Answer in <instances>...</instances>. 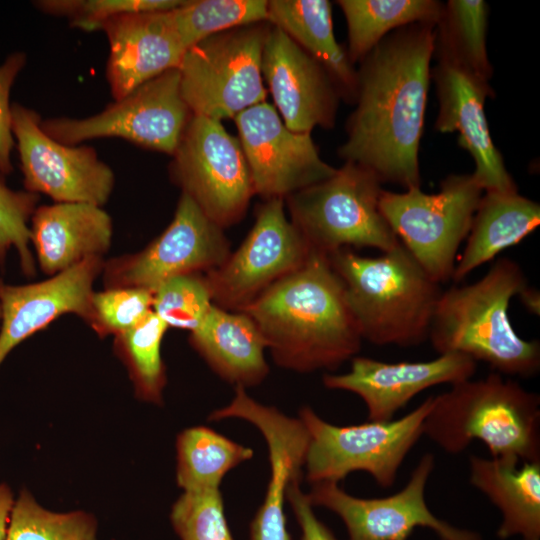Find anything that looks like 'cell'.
<instances>
[{"mask_svg": "<svg viewBox=\"0 0 540 540\" xmlns=\"http://www.w3.org/2000/svg\"><path fill=\"white\" fill-rule=\"evenodd\" d=\"M433 23H415L386 35L359 63L355 109L344 162L359 164L381 183L420 187L419 147L424 130L434 52Z\"/></svg>", "mask_w": 540, "mask_h": 540, "instance_id": "1", "label": "cell"}, {"mask_svg": "<svg viewBox=\"0 0 540 540\" xmlns=\"http://www.w3.org/2000/svg\"><path fill=\"white\" fill-rule=\"evenodd\" d=\"M240 312L252 318L274 362L284 369L332 371L361 349L342 282L321 253L312 252Z\"/></svg>", "mask_w": 540, "mask_h": 540, "instance_id": "2", "label": "cell"}, {"mask_svg": "<svg viewBox=\"0 0 540 540\" xmlns=\"http://www.w3.org/2000/svg\"><path fill=\"white\" fill-rule=\"evenodd\" d=\"M527 285L520 265L501 257L476 282L442 291L428 335L435 351L463 354L501 375L535 376L540 343L521 338L508 315L511 299Z\"/></svg>", "mask_w": 540, "mask_h": 540, "instance_id": "3", "label": "cell"}, {"mask_svg": "<svg viewBox=\"0 0 540 540\" xmlns=\"http://www.w3.org/2000/svg\"><path fill=\"white\" fill-rule=\"evenodd\" d=\"M328 258L362 339L402 347L428 339L443 290L401 243L378 257L343 248Z\"/></svg>", "mask_w": 540, "mask_h": 540, "instance_id": "4", "label": "cell"}, {"mask_svg": "<svg viewBox=\"0 0 540 540\" xmlns=\"http://www.w3.org/2000/svg\"><path fill=\"white\" fill-rule=\"evenodd\" d=\"M423 435L451 454L478 440L491 458L538 462L540 397L497 372L470 378L434 396Z\"/></svg>", "mask_w": 540, "mask_h": 540, "instance_id": "5", "label": "cell"}, {"mask_svg": "<svg viewBox=\"0 0 540 540\" xmlns=\"http://www.w3.org/2000/svg\"><path fill=\"white\" fill-rule=\"evenodd\" d=\"M382 183L367 168L345 162L329 178L284 199L289 219L313 252L343 248L386 252L400 242L379 208Z\"/></svg>", "mask_w": 540, "mask_h": 540, "instance_id": "6", "label": "cell"}, {"mask_svg": "<svg viewBox=\"0 0 540 540\" xmlns=\"http://www.w3.org/2000/svg\"><path fill=\"white\" fill-rule=\"evenodd\" d=\"M433 404L430 396L400 419L349 426L333 425L312 408L302 407L298 418L309 435L306 480L339 483L352 472L364 471L382 488L392 486L405 457L423 435Z\"/></svg>", "mask_w": 540, "mask_h": 540, "instance_id": "7", "label": "cell"}, {"mask_svg": "<svg viewBox=\"0 0 540 540\" xmlns=\"http://www.w3.org/2000/svg\"><path fill=\"white\" fill-rule=\"evenodd\" d=\"M270 28L268 21L235 27L185 51L180 89L192 115L222 121L266 100L261 60Z\"/></svg>", "mask_w": 540, "mask_h": 540, "instance_id": "8", "label": "cell"}, {"mask_svg": "<svg viewBox=\"0 0 540 540\" xmlns=\"http://www.w3.org/2000/svg\"><path fill=\"white\" fill-rule=\"evenodd\" d=\"M483 193L473 174H451L433 194L420 187L402 193L383 189L379 208L399 242L441 284L452 278Z\"/></svg>", "mask_w": 540, "mask_h": 540, "instance_id": "9", "label": "cell"}, {"mask_svg": "<svg viewBox=\"0 0 540 540\" xmlns=\"http://www.w3.org/2000/svg\"><path fill=\"white\" fill-rule=\"evenodd\" d=\"M170 175L223 229L238 223L254 195L240 141L222 121L192 115L172 155Z\"/></svg>", "mask_w": 540, "mask_h": 540, "instance_id": "10", "label": "cell"}, {"mask_svg": "<svg viewBox=\"0 0 540 540\" xmlns=\"http://www.w3.org/2000/svg\"><path fill=\"white\" fill-rule=\"evenodd\" d=\"M191 116L181 94L179 70L173 68L96 115L84 119H48L41 122V127L51 138L65 145L118 137L172 156Z\"/></svg>", "mask_w": 540, "mask_h": 540, "instance_id": "11", "label": "cell"}, {"mask_svg": "<svg viewBox=\"0 0 540 540\" xmlns=\"http://www.w3.org/2000/svg\"><path fill=\"white\" fill-rule=\"evenodd\" d=\"M285 209L283 198L264 200L240 247L204 274L214 305L240 312L308 260L313 251Z\"/></svg>", "mask_w": 540, "mask_h": 540, "instance_id": "12", "label": "cell"}, {"mask_svg": "<svg viewBox=\"0 0 540 540\" xmlns=\"http://www.w3.org/2000/svg\"><path fill=\"white\" fill-rule=\"evenodd\" d=\"M224 229L181 193L168 227L138 253L104 263L106 288L136 287L154 292L180 275L205 274L230 255Z\"/></svg>", "mask_w": 540, "mask_h": 540, "instance_id": "13", "label": "cell"}, {"mask_svg": "<svg viewBox=\"0 0 540 540\" xmlns=\"http://www.w3.org/2000/svg\"><path fill=\"white\" fill-rule=\"evenodd\" d=\"M40 115L21 104L11 105V127L24 186L59 202L104 205L114 187V173L89 146L62 144L41 127Z\"/></svg>", "mask_w": 540, "mask_h": 540, "instance_id": "14", "label": "cell"}, {"mask_svg": "<svg viewBox=\"0 0 540 540\" xmlns=\"http://www.w3.org/2000/svg\"><path fill=\"white\" fill-rule=\"evenodd\" d=\"M434 466L433 454L423 455L405 487L384 498L354 497L332 481L312 484L307 496L313 507L339 516L348 540H407L417 527L429 528L441 540H483L478 532L451 525L428 508L425 488Z\"/></svg>", "mask_w": 540, "mask_h": 540, "instance_id": "15", "label": "cell"}, {"mask_svg": "<svg viewBox=\"0 0 540 540\" xmlns=\"http://www.w3.org/2000/svg\"><path fill=\"white\" fill-rule=\"evenodd\" d=\"M254 190L264 200L283 198L331 177L337 168L319 154L311 133L286 127L264 101L234 118Z\"/></svg>", "mask_w": 540, "mask_h": 540, "instance_id": "16", "label": "cell"}, {"mask_svg": "<svg viewBox=\"0 0 540 540\" xmlns=\"http://www.w3.org/2000/svg\"><path fill=\"white\" fill-rule=\"evenodd\" d=\"M239 418L254 425L268 448L270 479L261 506L249 531V540H292L284 513L291 483L301 481L309 445V435L299 418H292L273 406L251 398L245 388L235 387L232 401L214 410L209 420Z\"/></svg>", "mask_w": 540, "mask_h": 540, "instance_id": "17", "label": "cell"}, {"mask_svg": "<svg viewBox=\"0 0 540 540\" xmlns=\"http://www.w3.org/2000/svg\"><path fill=\"white\" fill-rule=\"evenodd\" d=\"M261 71L288 129L311 133L317 126L334 127L341 96L333 80L319 62L272 25L263 47Z\"/></svg>", "mask_w": 540, "mask_h": 540, "instance_id": "18", "label": "cell"}, {"mask_svg": "<svg viewBox=\"0 0 540 540\" xmlns=\"http://www.w3.org/2000/svg\"><path fill=\"white\" fill-rule=\"evenodd\" d=\"M476 366V361L459 353L440 354L425 362L398 363L355 356L348 372L326 374L323 384L358 395L366 405L369 421H389L425 389L472 378Z\"/></svg>", "mask_w": 540, "mask_h": 540, "instance_id": "19", "label": "cell"}, {"mask_svg": "<svg viewBox=\"0 0 540 540\" xmlns=\"http://www.w3.org/2000/svg\"><path fill=\"white\" fill-rule=\"evenodd\" d=\"M431 79L439 104L435 129L441 133H459L458 145L474 159L476 169L472 174L484 192H518L492 141L486 119L485 100L495 96L491 86L439 62L431 68Z\"/></svg>", "mask_w": 540, "mask_h": 540, "instance_id": "20", "label": "cell"}, {"mask_svg": "<svg viewBox=\"0 0 540 540\" xmlns=\"http://www.w3.org/2000/svg\"><path fill=\"white\" fill-rule=\"evenodd\" d=\"M103 267L102 257H89L45 281L15 286L0 280V365L15 346L61 315L87 321L93 283Z\"/></svg>", "mask_w": 540, "mask_h": 540, "instance_id": "21", "label": "cell"}, {"mask_svg": "<svg viewBox=\"0 0 540 540\" xmlns=\"http://www.w3.org/2000/svg\"><path fill=\"white\" fill-rule=\"evenodd\" d=\"M169 11L121 14L101 25L109 42L106 76L115 101L179 67L186 49Z\"/></svg>", "mask_w": 540, "mask_h": 540, "instance_id": "22", "label": "cell"}, {"mask_svg": "<svg viewBox=\"0 0 540 540\" xmlns=\"http://www.w3.org/2000/svg\"><path fill=\"white\" fill-rule=\"evenodd\" d=\"M30 240L42 271L63 272L89 257H102L112 239V220L100 206L59 202L36 208Z\"/></svg>", "mask_w": 540, "mask_h": 540, "instance_id": "23", "label": "cell"}, {"mask_svg": "<svg viewBox=\"0 0 540 540\" xmlns=\"http://www.w3.org/2000/svg\"><path fill=\"white\" fill-rule=\"evenodd\" d=\"M189 342L221 379L243 388L256 386L269 373L265 341L252 318L213 305Z\"/></svg>", "mask_w": 540, "mask_h": 540, "instance_id": "24", "label": "cell"}, {"mask_svg": "<svg viewBox=\"0 0 540 540\" xmlns=\"http://www.w3.org/2000/svg\"><path fill=\"white\" fill-rule=\"evenodd\" d=\"M470 483L499 509L501 540H540V461L469 457Z\"/></svg>", "mask_w": 540, "mask_h": 540, "instance_id": "25", "label": "cell"}, {"mask_svg": "<svg viewBox=\"0 0 540 540\" xmlns=\"http://www.w3.org/2000/svg\"><path fill=\"white\" fill-rule=\"evenodd\" d=\"M267 21L288 35L329 74L341 99L352 104L357 95V69L337 42L328 0H270Z\"/></svg>", "mask_w": 540, "mask_h": 540, "instance_id": "26", "label": "cell"}, {"mask_svg": "<svg viewBox=\"0 0 540 540\" xmlns=\"http://www.w3.org/2000/svg\"><path fill=\"white\" fill-rule=\"evenodd\" d=\"M540 224L539 203L518 192L483 193L452 279L462 281L477 267L520 243Z\"/></svg>", "mask_w": 540, "mask_h": 540, "instance_id": "27", "label": "cell"}, {"mask_svg": "<svg viewBox=\"0 0 540 540\" xmlns=\"http://www.w3.org/2000/svg\"><path fill=\"white\" fill-rule=\"evenodd\" d=\"M489 8L483 0H449L434 28L437 62L489 84L493 69L486 36Z\"/></svg>", "mask_w": 540, "mask_h": 540, "instance_id": "28", "label": "cell"}, {"mask_svg": "<svg viewBox=\"0 0 540 540\" xmlns=\"http://www.w3.org/2000/svg\"><path fill=\"white\" fill-rule=\"evenodd\" d=\"M347 24V53L360 63L389 33L415 23L436 25L443 3L437 0H339Z\"/></svg>", "mask_w": 540, "mask_h": 540, "instance_id": "29", "label": "cell"}, {"mask_svg": "<svg viewBox=\"0 0 540 540\" xmlns=\"http://www.w3.org/2000/svg\"><path fill=\"white\" fill-rule=\"evenodd\" d=\"M253 457V450L207 426L181 431L176 439V481L183 491L219 489L224 476Z\"/></svg>", "mask_w": 540, "mask_h": 540, "instance_id": "30", "label": "cell"}, {"mask_svg": "<svg viewBox=\"0 0 540 540\" xmlns=\"http://www.w3.org/2000/svg\"><path fill=\"white\" fill-rule=\"evenodd\" d=\"M168 326L151 311L143 320L115 336V349L129 372L136 397L163 404L167 383L161 343Z\"/></svg>", "mask_w": 540, "mask_h": 540, "instance_id": "31", "label": "cell"}, {"mask_svg": "<svg viewBox=\"0 0 540 540\" xmlns=\"http://www.w3.org/2000/svg\"><path fill=\"white\" fill-rule=\"evenodd\" d=\"M267 7L266 0H188L169 14L187 50L211 35L267 21Z\"/></svg>", "mask_w": 540, "mask_h": 540, "instance_id": "32", "label": "cell"}, {"mask_svg": "<svg viewBox=\"0 0 540 540\" xmlns=\"http://www.w3.org/2000/svg\"><path fill=\"white\" fill-rule=\"evenodd\" d=\"M97 531L92 513L47 509L23 489L15 499L5 540H98Z\"/></svg>", "mask_w": 540, "mask_h": 540, "instance_id": "33", "label": "cell"}, {"mask_svg": "<svg viewBox=\"0 0 540 540\" xmlns=\"http://www.w3.org/2000/svg\"><path fill=\"white\" fill-rule=\"evenodd\" d=\"M204 274H186L162 283L153 295V312L168 326L188 330L200 327L213 306Z\"/></svg>", "mask_w": 540, "mask_h": 540, "instance_id": "34", "label": "cell"}, {"mask_svg": "<svg viewBox=\"0 0 540 540\" xmlns=\"http://www.w3.org/2000/svg\"><path fill=\"white\" fill-rule=\"evenodd\" d=\"M170 522L180 540H234L219 489L183 491L172 505Z\"/></svg>", "mask_w": 540, "mask_h": 540, "instance_id": "35", "label": "cell"}, {"mask_svg": "<svg viewBox=\"0 0 540 540\" xmlns=\"http://www.w3.org/2000/svg\"><path fill=\"white\" fill-rule=\"evenodd\" d=\"M154 292L136 287L106 288L93 292L87 322L103 337L119 335L153 311Z\"/></svg>", "mask_w": 540, "mask_h": 540, "instance_id": "36", "label": "cell"}, {"mask_svg": "<svg viewBox=\"0 0 540 540\" xmlns=\"http://www.w3.org/2000/svg\"><path fill=\"white\" fill-rule=\"evenodd\" d=\"M181 0H42L35 2L44 13L68 18L71 25L93 31L121 14L134 12L168 11Z\"/></svg>", "mask_w": 540, "mask_h": 540, "instance_id": "37", "label": "cell"}, {"mask_svg": "<svg viewBox=\"0 0 540 540\" xmlns=\"http://www.w3.org/2000/svg\"><path fill=\"white\" fill-rule=\"evenodd\" d=\"M38 200L37 194L11 190L0 181V263H4L8 250L14 246L26 275L35 272L27 223L36 210Z\"/></svg>", "mask_w": 540, "mask_h": 540, "instance_id": "38", "label": "cell"}, {"mask_svg": "<svg viewBox=\"0 0 540 540\" xmlns=\"http://www.w3.org/2000/svg\"><path fill=\"white\" fill-rule=\"evenodd\" d=\"M26 55L23 52L10 54L0 64V174L8 175L13 171L11 151L14 147V136L11 127V88L23 67Z\"/></svg>", "mask_w": 540, "mask_h": 540, "instance_id": "39", "label": "cell"}, {"mask_svg": "<svg viewBox=\"0 0 540 540\" xmlns=\"http://www.w3.org/2000/svg\"><path fill=\"white\" fill-rule=\"evenodd\" d=\"M300 482L291 483L287 492V501L300 527V540H338L315 515L307 494L300 488Z\"/></svg>", "mask_w": 540, "mask_h": 540, "instance_id": "40", "label": "cell"}, {"mask_svg": "<svg viewBox=\"0 0 540 540\" xmlns=\"http://www.w3.org/2000/svg\"><path fill=\"white\" fill-rule=\"evenodd\" d=\"M15 499L9 486L0 483V540L6 538Z\"/></svg>", "mask_w": 540, "mask_h": 540, "instance_id": "41", "label": "cell"}, {"mask_svg": "<svg viewBox=\"0 0 540 540\" xmlns=\"http://www.w3.org/2000/svg\"><path fill=\"white\" fill-rule=\"evenodd\" d=\"M524 307L532 314H540V294L528 285L517 295Z\"/></svg>", "mask_w": 540, "mask_h": 540, "instance_id": "42", "label": "cell"}, {"mask_svg": "<svg viewBox=\"0 0 540 540\" xmlns=\"http://www.w3.org/2000/svg\"><path fill=\"white\" fill-rule=\"evenodd\" d=\"M0 318H1V312H0Z\"/></svg>", "mask_w": 540, "mask_h": 540, "instance_id": "43", "label": "cell"}]
</instances>
